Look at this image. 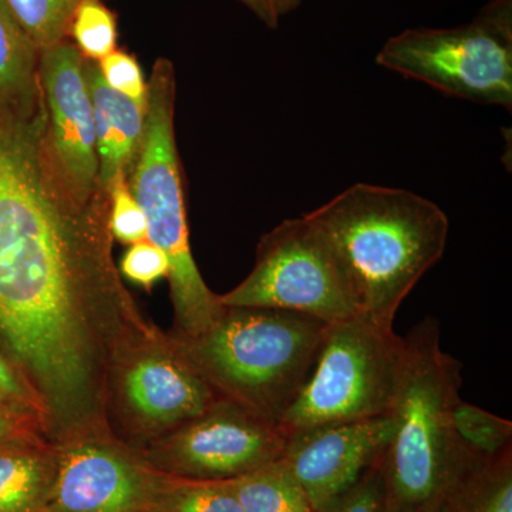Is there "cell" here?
<instances>
[{"label": "cell", "mask_w": 512, "mask_h": 512, "mask_svg": "<svg viewBox=\"0 0 512 512\" xmlns=\"http://www.w3.org/2000/svg\"><path fill=\"white\" fill-rule=\"evenodd\" d=\"M45 123V106L0 113V345L57 443L107 426L111 356L148 320L114 262L110 192L70 191Z\"/></svg>", "instance_id": "obj_1"}, {"label": "cell", "mask_w": 512, "mask_h": 512, "mask_svg": "<svg viewBox=\"0 0 512 512\" xmlns=\"http://www.w3.org/2000/svg\"><path fill=\"white\" fill-rule=\"evenodd\" d=\"M306 215L338 259L359 316L394 332L400 305L446 251V212L416 192L359 183Z\"/></svg>", "instance_id": "obj_2"}, {"label": "cell", "mask_w": 512, "mask_h": 512, "mask_svg": "<svg viewBox=\"0 0 512 512\" xmlns=\"http://www.w3.org/2000/svg\"><path fill=\"white\" fill-rule=\"evenodd\" d=\"M326 328L302 313L222 306L197 336L168 333L218 399L281 426L311 376Z\"/></svg>", "instance_id": "obj_3"}, {"label": "cell", "mask_w": 512, "mask_h": 512, "mask_svg": "<svg viewBox=\"0 0 512 512\" xmlns=\"http://www.w3.org/2000/svg\"><path fill=\"white\" fill-rule=\"evenodd\" d=\"M440 336L439 322L426 318L404 338L394 431L380 461L387 505L434 507L478 457L454 431L463 365L444 352Z\"/></svg>", "instance_id": "obj_4"}, {"label": "cell", "mask_w": 512, "mask_h": 512, "mask_svg": "<svg viewBox=\"0 0 512 512\" xmlns=\"http://www.w3.org/2000/svg\"><path fill=\"white\" fill-rule=\"evenodd\" d=\"M175 72L173 63L158 59L147 83L146 127L128 187L147 221V239L170 262L171 303L175 338H192L211 325L221 312L195 264L190 245L183 173L174 126Z\"/></svg>", "instance_id": "obj_5"}, {"label": "cell", "mask_w": 512, "mask_h": 512, "mask_svg": "<svg viewBox=\"0 0 512 512\" xmlns=\"http://www.w3.org/2000/svg\"><path fill=\"white\" fill-rule=\"evenodd\" d=\"M218 396L170 333L147 322L114 350L104 393V420L114 436L141 448L201 416Z\"/></svg>", "instance_id": "obj_6"}, {"label": "cell", "mask_w": 512, "mask_h": 512, "mask_svg": "<svg viewBox=\"0 0 512 512\" xmlns=\"http://www.w3.org/2000/svg\"><path fill=\"white\" fill-rule=\"evenodd\" d=\"M376 62L447 96L511 111L512 0H488L456 28L403 30L384 43Z\"/></svg>", "instance_id": "obj_7"}, {"label": "cell", "mask_w": 512, "mask_h": 512, "mask_svg": "<svg viewBox=\"0 0 512 512\" xmlns=\"http://www.w3.org/2000/svg\"><path fill=\"white\" fill-rule=\"evenodd\" d=\"M404 338L362 316L330 323L308 382L289 407L291 431L376 419L392 413Z\"/></svg>", "instance_id": "obj_8"}, {"label": "cell", "mask_w": 512, "mask_h": 512, "mask_svg": "<svg viewBox=\"0 0 512 512\" xmlns=\"http://www.w3.org/2000/svg\"><path fill=\"white\" fill-rule=\"evenodd\" d=\"M218 301L302 313L328 325L359 316L338 259L306 214L262 235L251 274Z\"/></svg>", "instance_id": "obj_9"}, {"label": "cell", "mask_w": 512, "mask_h": 512, "mask_svg": "<svg viewBox=\"0 0 512 512\" xmlns=\"http://www.w3.org/2000/svg\"><path fill=\"white\" fill-rule=\"evenodd\" d=\"M53 444L55 477L42 512H160L167 474L109 427Z\"/></svg>", "instance_id": "obj_10"}, {"label": "cell", "mask_w": 512, "mask_h": 512, "mask_svg": "<svg viewBox=\"0 0 512 512\" xmlns=\"http://www.w3.org/2000/svg\"><path fill=\"white\" fill-rule=\"evenodd\" d=\"M288 433L218 399L207 412L141 448L157 470L198 480H234L279 460Z\"/></svg>", "instance_id": "obj_11"}, {"label": "cell", "mask_w": 512, "mask_h": 512, "mask_svg": "<svg viewBox=\"0 0 512 512\" xmlns=\"http://www.w3.org/2000/svg\"><path fill=\"white\" fill-rule=\"evenodd\" d=\"M84 63L86 59L69 39L40 50L47 150L70 191L80 200H90L106 188L100 183L96 126Z\"/></svg>", "instance_id": "obj_12"}, {"label": "cell", "mask_w": 512, "mask_h": 512, "mask_svg": "<svg viewBox=\"0 0 512 512\" xmlns=\"http://www.w3.org/2000/svg\"><path fill=\"white\" fill-rule=\"evenodd\" d=\"M394 431L393 414L291 431L282 460L302 485L313 511L348 491L382 461Z\"/></svg>", "instance_id": "obj_13"}, {"label": "cell", "mask_w": 512, "mask_h": 512, "mask_svg": "<svg viewBox=\"0 0 512 512\" xmlns=\"http://www.w3.org/2000/svg\"><path fill=\"white\" fill-rule=\"evenodd\" d=\"M92 97L100 183L110 192L116 178L130 174L146 127V103L111 89L101 77L97 62L84 63Z\"/></svg>", "instance_id": "obj_14"}, {"label": "cell", "mask_w": 512, "mask_h": 512, "mask_svg": "<svg viewBox=\"0 0 512 512\" xmlns=\"http://www.w3.org/2000/svg\"><path fill=\"white\" fill-rule=\"evenodd\" d=\"M55 470V444L45 434L0 444V512H42Z\"/></svg>", "instance_id": "obj_15"}, {"label": "cell", "mask_w": 512, "mask_h": 512, "mask_svg": "<svg viewBox=\"0 0 512 512\" xmlns=\"http://www.w3.org/2000/svg\"><path fill=\"white\" fill-rule=\"evenodd\" d=\"M39 55L40 50L0 0V113L32 116L42 109Z\"/></svg>", "instance_id": "obj_16"}, {"label": "cell", "mask_w": 512, "mask_h": 512, "mask_svg": "<svg viewBox=\"0 0 512 512\" xmlns=\"http://www.w3.org/2000/svg\"><path fill=\"white\" fill-rule=\"evenodd\" d=\"M434 512H512V448L474 458L440 495Z\"/></svg>", "instance_id": "obj_17"}, {"label": "cell", "mask_w": 512, "mask_h": 512, "mask_svg": "<svg viewBox=\"0 0 512 512\" xmlns=\"http://www.w3.org/2000/svg\"><path fill=\"white\" fill-rule=\"evenodd\" d=\"M242 512H315L282 458L234 478Z\"/></svg>", "instance_id": "obj_18"}, {"label": "cell", "mask_w": 512, "mask_h": 512, "mask_svg": "<svg viewBox=\"0 0 512 512\" xmlns=\"http://www.w3.org/2000/svg\"><path fill=\"white\" fill-rule=\"evenodd\" d=\"M160 512H242L234 480H198L167 474Z\"/></svg>", "instance_id": "obj_19"}, {"label": "cell", "mask_w": 512, "mask_h": 512, "mask_svg": "<svg viewBox=\"0 0 512 512\" xmlns=\"http://www.w3.org/2000/svg\"><path fill=\"white\" fill-rule=\"evenodd\" d=\"M86 0H3L37 49L69 39L74 13Z\"/></svg>", "instance_id": "obj_20"}, {"label": "cell", "mask_w": 512, "mask_h": 512, "mask_svg": "<svg viewBox=\"0 0 512 512\" xmlns=\"http://www.w3.org/2000/svg\"><path fill=\"white\" fill-rule=\"evenodd\" d=\"M458 440L478 457H491L512 448V421L458 400L453 410Z\"/></svg>", "instance_id": "obj_21"}, {"label": "cell", "mask_w": 512, "mask_h": 512, "mask_svg": "<svg viewBox=\"0 0 512 512\" xmlns=\"http://www.w3.org/2000/svg\"><path fill=\"white\" fill-rule=\"evenodd\" d=\"M70 37L84 59L100 62L116 50V15L101 0H86L74 13Z\"/></svg>", "instance_id": "obj_22"}, {"label": "cell", "mask_w": 512, "mask_h": 512, "mask_svg": "<svg viewBox=\"0 0 512 512\" xmlns=\"http://www.w3.org/2000/svg\"><path fill=\"white\" fill-rule=\"evenodd\" d=\"M110 232L124 245L147 239L146 215L131 194L126 174L119 175L110 188Z\"/></svg>", "instance_id": "obj_23"}, {"label": "cell", "mask_w": 512, "mask_h": 512, "mask_svg": "<svg viewBox=\"0 0 512 512\" xmlns=\"http://www.w3.org/2000/svg\"><path fill=\"white\" fill-rule=\"evenodd\" d=\"M315 512H386V488L380 463L369 468L348 491Z\"/></svg>", "instance_id": "obj_24"}, {"label": "cell", "mask_w": 512, "mask_h": 512, "mask_svg": "<svg viewBox=\"0 0 512 512\" xmlns=\"http://www.w3.org/2000/svg\"><path fill=\"white\" fill-rule=\"evenodd\" d=\"M120 271L128 281L150 291L161 278H168L170 262L160 248L144 239L128 245L126 254L121 259Z\"/></svg>", "instance_id": "obj_25"}, {"label": "cell", "mask_w": 512, "mask_h": 512, "mask_svg": "<svg viewBox=\"0 0 512 512\" xmlns=\"http://www.w3.org/2000/svg\"><path fill=\"white\" fill-rule=\"evenodd\" d=\"M97 66L107 86L130 99L146 103L147 82L136 57L116 49L97 62Z\"/></svg>", "instance_id": "obj_26"}, {"label": "cell", "mask_w": 512, "mask_h": 512, "mask_svg": "<svg viewBox=\"0 0 512 512\" xmlns=\"http://www.w3.org/2000/svg\"><path fill=\"white\" fill-rule=\"evenodd\" d=\"M0 406L16 414L20 419L35 424L46 436L42 407L2 353H0Z\"/></svg>", "instance_id": "obj_27"}, {"label": "cell", "mask_w": 512, "mask_h": 512, "mask_svg": "<svg viewBox=\"0 0 512 512\" xmlns=\"http://www.w3.org/2000/svg\"><path fill=\"white\" fill-rule=\"evenodd\" d=\"M268 28L276 29L281 20L301 6L302 0H238Z\"/></svg>", "instance_id": "obj_28"}, {"label": "cell", "mask_w": 512, "mask_h": 512, "mask_svg": "<svg viewBox=\"0 0 512 512\" xmlns=\"http://www.w3.org/2000/svg\"><path fill=\"white\" fill-rule=\"evenodd\" d=\"M30 433H43L35 424L20 419L16 414L0 407V444L8 443Z\"/></svg>", "instance_id": "obj_29"}, {"label": "cell", "mask_w": 512, "mask_h": 512, "mask_svg": "<svg viewBox=\"0 0 512 512\" xmlns=\"http://www.w3.org/2000/svg\"><path fill=\"white\" fill-rule=\"evenodd\" d=\"M386 512H434V507H397L386 504Z\"/></svg>", "instance_id": "obj_30"}, {"label": "cell", "mask_w": 512, "mask_h": 512, "mask_svg": "<svg viewBox=\"0 0 512 512\" xmlns=\"http://www.w3.org/2000/svg\"><path fill=\"white\" fill-rule=\"evenodd\" d=\"M0 407H3V406H0ZM3 409H5V407H3ZM6 410H8V409H6Z\"/></svg>", "instance_id": "obj_31"}]
</instances>
